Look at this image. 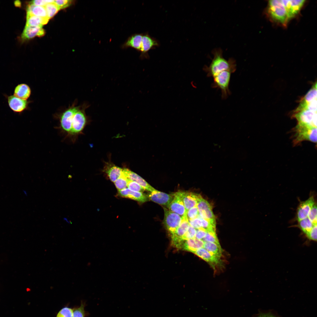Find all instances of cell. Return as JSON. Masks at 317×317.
Listing matches in <instances>:
<instances>
[{"mask_svg": "<svg viewBox=\"0 0 317 317\" xmlns=\"http://www.w3.org/2000/svg\"><path fill=\"white\" fill-rule=\"evenodd\" d=\"M213 58L209 66H205L204 70L207 72L208 77H213L221 71L228 70L234 72L236 66L235 59L232 58L227 60L222 56V52L220 49H214L213 52Z\"/></svg>", "mask_w": 317, "mask_h": 317, "instance_id": "1", "label": "cell"}, {"mask_svg": "<svg viewBox=\"0 0 317 317\" xmlns=\"http://www.w3.org/2000/svg\"><path fill=\"white\" fill-rule=\"evenodd\" d=\"M89 105L84 103L75 114L72 123L71 131L67 137H69L72 142H75L77 136L82 133L85 127L89 122V117L86 115L85 109Z\"/></svg>", "mask_w": 317, "mask_h": 317, "instance_id": "2", "label": "cell"}, {"mask_svg": "<svg viewBox=\"0 0 317 317\" xmlns=\"http://www.w3.org/2000/svg\"><path fill=\"white\" fill-rule=\"evenodd\" d=\"M267 12L273 21L286 26L290 20L282 0H272L268 2Z\"/></svg>", "mask_w": 317, "mask_h": 317, "instance_id": "3", "label": "cell"}, {"mask_svg": "<svg viewBox=\"0 0 317 317\" xmlns=\"http://www.w3.org/2000/svg\"><path fill=\"white\" fill-rule=\"evenodd\" d=\"M75 102L69 106L61 112L55 115V117L59 120V124L58 128L67 136L70 133L72 123L74 116L78 110L80 106H77Z\"/></svg>", "mask_w": 317, "mask_h": 317, "instance_id": "4", "label": "cell"}, {"mask_svg": "<svg viewBox=\"0 0 317 317\" xmlns=\"http://www.w3.org/2000/svg\"><path fill=\"white\" fill-rule=\"evenodd\" d=\"M294 135L293 142L296 145L304 141L314 143L317 142V128L297 125L293 129Z\"/></svg>", "mask_w": 317, "mask_h": 317, "instance_id": "5", "label": "cell"}, {"mask_svg": "<svg viewBox=\"0 0 317 317\" xmlns=\"http://www.w3.org/2000/svg\"><path fill=\"white\" fill-rule=\"evenodd\" d=\"M293 116L297 120V125L317 128V112L296 108Z\"/></svg>", "mask_w": 317, "mask_h": 317, "instance_id": "6", "label": "cell"}, {"mask_svg": "<svg viewBox=\"0 0 317 317\" xmlns=\"http://www.w3.org/2000/svg\"><path fill=\"white\" fill-rule=\"evenodd\" d=\"M232 73V72L230 70H224L213 77V82L212 87L217 88L221 90V97L223 99H226L230 94L229 86Z\"/></svg>", "mask_w": 317, "mask_h": 317, "instance_id": "7", "label": "cell"}, {"mask_svg": "<svg viewBox=\"0 0 317 317\" xmlns=\"http://www.w3.org/2000/svg\"><path fill=\"white\" fill-rule=\"evenodd\" d=\"M163 209L164 212L163 224L171 235L175 232L180 225L182 218L179 215L170 211L168 209L164 207Z\"/></svg>", "mask_w": 317, "mask_h": 317, "instance_id": "8", "label": "cell"}, {"mask_svg": "<svg viewBox=\"0 0 317 317\" xmlns=\"http://www.w3.org/2000/svg\"><path fill=\"white\" fill-rule=\"evenodd\" d=\"M160 43L155 38L151 37L148 33H143L142 43L140 58L141 59L148 58L149 50L159 47Z\"/></svg>", "mask_w": 317, "mask_h": 317, "instance_id": "9", "label": "cell"}, {"mask_svg": "<svg viewBox=\"0 0 317 317\" xmlns=\"http://www.w3.org/2000/svg\"><path fill=\"white\" fill-rule=\"evenodd\" d=\"M5 96L9 108L14 112L21 113L28 108L30 101L20 99L14 95H6Z\"/></svg>", "mask_w": 317, "mask_h": 317, "instance_id": "10", "label": "cell"}, {"mask_svg": "<svg viewBox=\"0 0 317 317\" xmlns=\"http://www.w3.org/2000/svg\"><path fill=\"white\" fill-rule=\"evenodd\" d=\"M167 208L170 211L179 215L182 219L186 217V212L181 191L174 193V198Z\"/></svg>", "mask_w": 317, "mask_h": 317, "instance_id": "11", "label": "cell"}, {"mask_svg": "<svg viewBox=\"0 0 317 317\" xmlns=\"http://www.w3.org/2000/svg\"><path fill=\"white\" fill-rule=\"evenodd\" d=\"M148 196L151 200L167 207L174 198V193L167 194L155 189Z\"/></svg>", "mask_w": 317, "mask_h": 317, "instance_id": "12", "label": "cell"}, {"mask_svg": "<svg viewBox=\"0 0 317 317\" xmlns=\"http://www.w3.org/2000/svg\"><path fill=\"white\" fill-rule=\"evenodd\" d=\"M287 12L289 20L295 16L300 12L305 0H282Z\"/></svg>", "mask_w": 317, "mask_h": 317, "instance_id": "13", "label": "cell"}, {"mask_svg": "<svg viewBox=\"0 0 317 317\" xmlns=\"http://www.w3.org/2000/svg\"><path fill=\"white\" fill-rule=\"evenodd\" d=\"M315 204V200L313 196L310 197L307 200L301 203L297 211V219L298 222L307 217L309 213Z\"/></svg>", "mask_w": 317, "mask_h": 317, "instance_id": "14", "label": "cell"}, {"mask_svg": "<svg viewBox=\"0 0 317 317\" xmlns=\"http://www.w3.org/2000/svg\"><path fill=\"white\" fill-rule=\"evenodd\" d=\"M194 253L208 263L214 269L221 264V258L211 254L203 247L197 249Z\"/></svg>", "mask_w": 317, "mask_h": 317, "instance_id": "15", "label": "cell"}, {"mask_svg": "<svg viewBox=\"0 0 317 317\" xmlns=\"http://www.w3.org/2000/svg\"><path fill=\"white\" fill-rule=\"evenodd\" d=\"M143 33H136L129 36L121 46L122 49L131 48L140 52L142 45Z\"/></svg>", "mask_w": 317, "mask_h": 317, "instance_id": "16", "label": "cell"}, {"mask_svg": "<svg viewBox=\"0 0 317 317\" xmlns=\"http://www.w3.org/2000/svg\"><path fill=\"white\" fill-rule=\"evenodd\" d=\"M123 173L128 179L136 182L145 190L151 192L155 189L143 178L129 169L127 168H123Z\"/></svg>", "mask_w": 317, "mask_h": 317, "instance_id": "17", "label": "cell"}, {"mask_svg": "<svg viewBox=\"0 0 317 317\" xmlns=\"http://www.w3.org/2000/svg\"><path fill=\"white\" fill-rule=\"evenodd\" d=\"M181 192L186 212L189 209L197 205L199 200L202 197L200 194L195 193L189 192Z\"/></svg>", "mask_w": 317, "mask_h": 317, "instance_id": "18", "label": "cell"}, {"mask_svg": "<svg viewBox=\"0 0 317 317\" xmlns=\"http://www.w3.org/2000/svg\"><path fill=\"white\" fill-rule=\"evenodd\" d=\"M119 195L121 197L129 198L142 203L149 201L147 195L143 193L134 191L128 188L118 191Z\"/></svg>", "mask_w": 317, "mask_h": 317, "instance_id": "19", "label": "cell"}, {"mask_svg": "<svg viewBox=\"0 0 317 317\" xmlns=\"http://www.w3.org/2000/svg\"><path fill=\"white\" fill-rule=\"evenodd\" d=\"M104 170L111 181L114 183L123 174V168L110 162L105 164Z\"/></svg>", "mask_w": 317, "mask_h": 317, "instance_id": "20", "label": "cell"}, {"mask_svg": "<svg viewBox=\"0 0 317 317\" xmlns=\"http://www.w3.org/2000/svg\"><path fill=\"white\" fill-rule=\"evenodd\" d=\"M45 31L42 27L26 26L21 35L23 40L29 39L36 36L41 37L45 34Z\"/></svg>", "mask_w": 317, "mask_h": 317, "instance_id": "21", "label": "cell"}, {"mask_svg": "<svg viewBox=\"0 0 317 317\" xmlns=\"http://www.w3.org/2000/svg\"><path fill=\"white\" fill-rule=\"evenodd\" d=\"M31 94L30 87L25 83L18 84L15 87L13 95L20 99L27 100Z\"/></svg>", "mask_w": 317, "mask_h": 317, "instance_id": "22", "label": "cell"}, {"mask_svg": "<svg viewBox=\"0 0 317 317\" xmlns=\"http://www.w3.org/2000/svg\"><path fill=\"white\" fill-rule=\"evenodd\" d=\"M204 242L195 238L184 240L182 247L183 250L194 253L197 249L203 247Z\"/></svg>", "mask_w": 317, "mask_h": 317, "instance_id": "23", "label": "cell"}, {"mask_svg": "<svg viewBox=\"0 0 317 317\" xmlns=\"http://www.w3.org/2000/svg\"><path fill=\"white\" fill-rule=\"evenodd\" d=\"M190 225L187 217L182 219V221L175 232L171 235V241L183 240V238L187 231Z\"/></svg>", "mask_w": 317, "mask_h": 317, "instance_id": "24", "label": "cell"}, {"mask_svg": "<svg viewBox=\"0 0 317 317\" xmlns=\"http://www.w3.org/2000/svg\"><path fill=\"white\" fill-rule=\"evenodd\" d=\"M49 19L27 14L26 26L42 27L47 23Z\"/></svg>", "mask_w": 317, "mask_h": 317, "instance_id": "25", "label": "cell"}, {"mask_svg": "<svg viewBox=\"0 0 317 317\" xmlns=\"http://www.w3.org/2000/svg\"><path fill=\"white\" fill-rule=\"evenodd\" d=\"M27 14L41 17L48 18L45 6L30 4L27 8Z\"/></svg>", "mask_w": 317, "mask_h": 317, "instance_id": "26", "label": "cell"}, {"mask_svg": "<svg viewBox=\"0 0 317 317\" xmlns=\"http://www.w3.org/2000/svg\"><path fill=\"white\" fill-rule=\"evenodd\" d=\"M203 248L216 257L221 258L223 250L220 245L210 242H204Z\"/></svg>", "mask_w": 317, "mask_h": 317, "instance_id": "27", "label": "cell"}, {"mask_svg": "<svg viewBox=\"0 0 317 317\" xmlns=\"http://www.w3.org/2000/svg\"><path fill=\"white\" fill-rule=\"evenodd\" d=\"M316 100H317L316 82L313 84L311 88L301 100L300 102L307 103Z\"/></svg>", "mask_w": 317, "mask_h": 317, "instance_id": "28", "label": "cell"}, {"mask_svg": "<svg viewBox=\"0 0 317 317\" xmlns=\"http://www.w3.org/2000/svg\"><path fill=\"white\" fill-rule=\"evenodd\" d=\"M298 226L306 236L310 231L314 225L307 217L299 222Z\"/></svg>", "mask_w": 317, "mask_h": 317, "instance_id": "29", "label": "cell"}, {"mask_svg": "<svg viewBox=\"0 0 317 317\" xmlns=\"http://www.w3.org/2000/svg\"><path fill=\"white\" fill-rule=\"evenodd\" d=\"M45 7L49 19L53 17L60 10L54 2L48 4L45 6Z\"/></svg>", "mask_w": 317, "mask_h": 317, "instance_id": "30", "label": "cell"}, {"mask_svg": "<svg viewBox=\"0 0 317 317\" xmlns=\"http://www.w3.org/2000/svg\"><path fill=\"white\" fill-rule=\"evenodd\" d=\"M128 179L123 174L119 178L114 182L117 189L119 190L126 188L127 186Z\"/></svg>", "mask_w": 317, "mask_h": 317, "instance_id": "31", "label": "cell"}, {"mask_svg": "<svg viewBox=\"0 0 317 317\" xmlns=\"http://www.w3.org/2000/svg\"><path fill=\"white\" fill-rule=\"evenodd\" d=\"M204 242H210L220 245L216 232H207L205 237L202 240Z\"/></svg>", "mask_w": 317, "mask_h": 317, "instance_id": "32", "label": "cell"}, {"mask_svg": "<svg viewBox=\"0 0 317 317\" xmlns=\"http://www.w3.org/2000/svg\"><path fill=\"white\" fill-rule=\"evenodd\" d=\"M127 187L131 190L143 193L145 190L136 182L128 179Z\"/></svg>", "mask_w": 317, "mask_h": 317, "instance_id": "33", "label": "cell"}, {"mask_svg": "<svg viewBox=\"0 0 317 317\" xmlns=\"http://www.w3.org/2000/svg\"><path fill=\"white\" fill-rule=\"evenodd\" d=\"M199 212L197 205L188 210L186 213V217L188 220L194 219L198 217Z\"/></svg>", "mask_w": 317, "mask_h": 317, "instance_id": "34", "label": "cell"}, {"mask_svg": "<svg viewBox=\"0 0 317 317\" xmlns=\"http://www.w3.org/2000/svg\"><path fill=\"white\" fill-rule=\"evenodd\" d=\"M56 317H73L72 309L67 307L63 308L59 311Z\"/></svg>", "mask_w": 317, "mask_h": 317, "instance_id": "35", "label": "cell"}, {"mask_svg": "<svg viewBox=\"0 0 317 317\" xmlns=\"http://www.w3.org/2000/svg\"><path fill=\"white\" fill-rule=\"evenodd\" d=\"M307 217L314 225H317V207L315 204L308 213Z\"/></svg>", "mask_w": 317, "mask_h": 317, "instance_id": "36", "label": "cell"}, {"mask_svg": "<svg viewBox=\"0 0 317 317\" xmlns=\"http://www.w3.org/2000/svg\"><path fill=\"white\" fill-rule=\"evenodd\" d=\"M84 305L81 303L80 306L72 309L73 317H85V313Z\"/></svg>", "mask_w": 317, "mask_h": 317, "instance_id": "37", "label": "cell"}, {"mask_svg": "<svg viewBox=\"0 0 317 317\" xmlns=\"http://www.w3.org/2000/svg\"><path fill=\"white\" fill-rule=\"evenodd\" d=\"M196 233V229L190 225L187 231L183 236V239L186 240L195 238Z\"/></svg>", "mask_w": 317, "mask_h": 317, "instance_id": "38", "label": "cell"}, {"mask_svg": "<svg viewBox=\"0 0 317 317\" xmlns=\"http://www.w3.org/2000/svg\"><path fill=\"white\" fill-rule=\"evenodd\" d=\"M72 1L69 0H54V3L60 9H63L69 6Z\"/></svg>", "mask_w": 317, "mask_h": 317, "instance_id": "39", "label": "cell"}, {"mask_svg": "<svg viewBox=\"0 0 317 317\" xmlns=\"http://www.w3.org/2000/svg\"><path fill=\"white\" fill-rule=\"evenodd\" d=\"M308 239L310 240L316 242L317 241V225H314L310 231L306 235Z\"/></svg>", "mask_w": 317, "mask_h": 317, "instance_id": "40", "label": "cell"}, {"mask_svg": "<svg viewBox=\"0 0 317 317\" xmlns=\"http://www.w3.org/2000/svg\"><path fill=\"white\" fill-rule=\"evenodd\" d=\"M54 0H35L32 1L30 4L38 6H45L48 4L54 3Z\"/></svg>", "mask_w": 317, "mask_h": 317, "instance_id": "41", "label": "cell"}, {"mask_svg": "<svg viewBox=\"0 0 317 317\" xmlns=\"http://www.w3.org/2000/svg\"><path fill=\"white\" fill-rule=\"evenodd\" d=\"M196 229V233L195 238L202 240L205 236L207 232L203 229L200 228Z\"/></svg>", "mask_w": 317, "mask_h": 317, "instance_id": "42", "label": "cell"}, {"mask_svg": "<svg viewBox=\"0 0 317 317\" xmlns=\"http://www.w3.org/2000/svg\"><path fill=\"white\" fill-rule=\"evenodd\" d=\"M257 317H277L270 313H262L259 314Z\"/></svg>", "mask_w": 317, "mask_h": 317, "instance_id": "43", "label": "cell"}, {"mask_svg": "<svg viewBox=\"0 0 317 317\" xmlns=\"http://www.w3.org/2000/svg\"><path fill=\"white\" fill-rule=\"evenodd\" d=\"M14 4L16 6H20L21 5V3L19 1H16L14 2Z\"/></svg>", "mask_w": 317, "mask_h": 317, "instance_id": "44", "label": "cell"}]
</instances>
